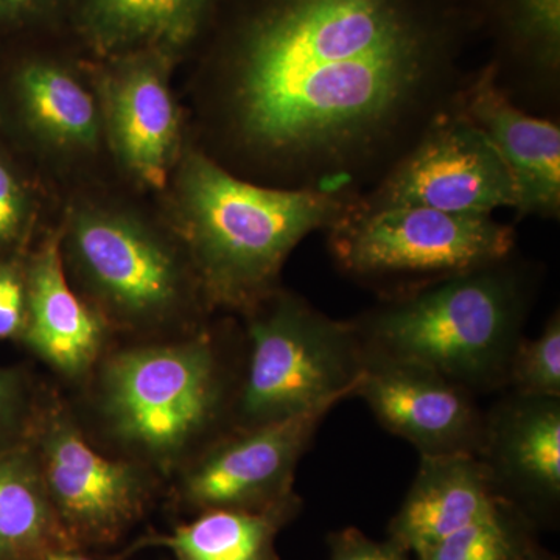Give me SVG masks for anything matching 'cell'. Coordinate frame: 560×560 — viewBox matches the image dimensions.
<instances>
[{
	"label": "cell",
	"mask_w": 560,
	"mask_h": 560,
	"mask_svg": "<svg viewBox=\"0 0 560 560\" xmlns=\"http://www.w3.org/2000/svg\"><path fill=\"white\" fill-rule=\"evenodd\" d=\"M528 298L525 278L508 259L404 291L352 324L364 353L489 393L506 388Z\"/></svg>",
	"instance_id": "obj_5"
},
{
	"label": "cell",
	"mask_w": 560,
	"mask_h": 560,
	"mask_svg": "<svg viewBox=\"0 0 560 560\" xmlns=\"http://www.w3.org/2000/svg\"><path fill=\"white\" fill-rule=\"evenodd\" d=\"M241 375L231 430L253 429L353 397L364 350L337 320L279 287L243 313Z\"/></svg>",
	"instance_id": "obj_7"
},
{
	"label": "cell",
	"mask_w": 560,
	"mask_h": 560,
	"mask_svg": "<svg viewBox=\"0 0 560 560\" xmlns=\"http://www.w3.org/2000/svg\"><path fill=\"white\" fill-rule=\"evenodd\" d=\"M92 60L114 175L156 197L191 138L189 110L173 84L180 61L154 49Z\"/></svg>",
	"instance_id": "obj_10"
},
{
	"label": "cell",
	"mask_w": 560,
	"mask_h": 560,
	"mask_svg": "<svg viewBox=\"0 0 560 560\" xmlns=\"http://www.w3.org/2000/svg\"><path fill=\"white\" fill-rule=\"evenodd\" d=\"M517 38L541 69L555 70L560 51V0H501Z\"/></svg>",
	"instance_id": "obj_24"
},
{
	"label": "cell",
	"mask_w": 560,
	"mask_h": 560,
	"mask_svg": "<svg viewBox=\"0 0 560 560\" xmlns=\"http://www.w3.org/2000/svg\"><path fill=\"white\" fill-rule=\"evenodd\" d=\"M77 548L51 506L31 440L0 453V560H39Z\"/></svg>",
	"instance_id": "obj_20"
},
{
	"label": "cell",
	"mask_w": 560,
	"mask_h": 560,
	"mask_svg": "<svg viewBox=\"0 0 560 560\" xmlns=\"http://www.w3.org/2000/svg\"><path fill=\"white\" fill-rule=\"evenodd\" d=\"M329 248L346 272L366 280L430 283L510 259L515 232L492 215L427 208H352L329 230Z\"/></svg>",
	"instance_id": "obj_8"
},
{
	"label": "cell",
	"mask_w": 560,
	"mask_h": 560,
	"mask_svg": "<svg viewBox=\"0 0 560 560\" xmlns=\"http://www.w3.org/2000/svg\"><path fill=\"white\" fill-rule=\"evenodd\" d=\"M217 5L219 0H72L66 33L95 60L154 49L183 62Z\"/></svg>",
	"instance_id": "obj_17"
},
{
	"label": "cell",
	"mask_w": 560,
	"mask_h": 560,
	"mask_svg": "<svg viewBox=\"0 0 560 560\" xmlns=\"http://www.w3.org/2000/svg\"><path fill=\"white\" fill-rule=\"evenodd\" d=\"M296 492L265 510H210L171 533H150L132 541L124 556L162 548L173 560H280L276 540L300 515Z\"/></svg>",
	"instance_id": "obj_19"
},
{
	"label": "cell",
	"mask_w": 560,
	"mask_h": 560,
	"mask_svg": "<svg viewBox=\"0 0 560 560\" xmlns=\"http://www.w3.org/2000/svg\"><path fill=\"white\" fill-rule=\"evenodd\" d=\"M478 458L501 500L534 523L555 521L560 506V397L511 390L486 412Z\"/></svg>",
	"instance_id": "obj_14"
},
{
	"label": "cell",
	"mask_w": 560,
	"mask_h": 560,
	"mask_svg": "<svg viewBox=\"0 0 560 560\" xmlns=\"http://www.w3.org/2000/svg\"><path fill=\"white\" fill-rule=\"evenodd\" d=\"M39 560H116L105 559L102 556L92 555L90 550H79V548H72V550H61L47 555L46 558Z\"/></svg>",
	"instance_id": "obj_29"
},
{
	"label": "cell",
	"mask_w": 560,
	"mask_h": 560,
	"mask_svg": "<svg viewBox=\"0 0 560 560\" xmlns=\"http://www.w3.org/2000/svg\"><path fill=\"white\" fill-rule=\"evenodd\" d=\"M43 399L27 372L0 368V453L31 440Z\"/></svg>",
	"instance_id": "obj_25"
},
{
	"label": "cell",
	"mask_w": 560,
	"mask_h": 560,
	"mask_svg": "<svg viewBox=\"0 0 560 560\" xmlns=\"http://www.w3.org/2000/svg\"><path fill=\"white\" fill-rule=\"evenodd\" d=\"M58 235L70 285L114 335L161 340L212 315L183 242L156 198L117 179L61 197Z\"/></svg>",
	"instance_id": "obj_3"
},
{
	"label": "cell",
	"mask_w": 560,
	"mask_h": 560,
	"mask_svg": "<svg viewBox=\"0 0 560 560\" xmlns=\"http://www.w3.org/2000/svg\"><path fill=\"white\" fill-rule=\"evenodd\" d=\"M243 337L206 324L180 337L110 345L84 386L121 458L178 474L231 430Z\"/></svg>",
	"instance_id": "obj_4"
},
{
	"label": "cell",
	"mask_w": 560,
	"mask_h": 560,
	"mask_svg": "<svg viewBox=\"0 0 560 560\" xmlns=\"http://www.w3.org/2000/svg\"><path fill=\"white\" fill-rule=\"evenodd\" d=\"M0 136L61 197L117 179L94 60L66 32L0 43Z\"/></svg>",
	"instance_id": "obj_6"
},
{
	"label": "cell",
	"mask_w": 560,
	"mask_h": 560,
	"mask_svg": "<svg viewBox=\"0 0 560 560\" xmlns=\"http://www.w3.org/2000/svg\"><path fill=\"white\" fill-rule=\"evenodd\" d=\"M57 223L25 256L27 323L20 342L62 381L84 386L116 335L70 285Z\"/></svg>",
	"instance_id": "obj_15"
},
{
	"label": "cell",
	"mask_w": 560,
	"mask_h": 560,
	"mask_svg": "<svg viewBox=\"0 0 560 560\" xmlns=\"http://www.w3.org/2000/svg\"><path fill=\"white\" fill-rule=\"evenodd\" d=\"M506 388L526 396L560 397V316L551 315L534 340L522 338L508 371Z\"/></svg>",
	"instance_id": "obj_23"
},
{
	"label": "cell",
	"mask_w": 560,
	"mask_h": 560,
	"mask_svg": "<svg viewBox=\"0 0 560 560\" xmlns=\"http://www.w3.org/2000/svg\"><path fill=\"white\" fill-rule=\"evenodd\" d=\"M60 208L61 195L0 136V257L27 253Z\"/></svg>",
	"instance_id": "obj_21"
},
{
	"label": "cell",
	"mask_w": 560,
	"mask_h": 560,
	"mask_svg": "<svg viewBox=\"0 0 560 560\" xmlns=\"http://www.w3.org/2000/svg\"><path fill=\"white\" fill-rule=\"evenodd\" d=\"M500 503L478 456H420L418 474L389 523L388 539L416 558Z\"/></svg>",
	"instance_id": "obj_18"
},
{
	"label": "cell",
	"mask_w": 560,
	"mask_h": 560,
	"mask_svg": "<svg viewBox=\"0 0 560 560\" xmlns=\"http://www.w3.org/2000/svg\"><path fill=\"white\" fill-rule=\"evenodd\" d=\"M534 525L521 510L501 500L481 521L420 552L415 560H515L536 540Z\"/></svg>",
	"instance_id": "obj_22"
},
{
	"label": "cell",
	"mask_w": 560,
	"mask_h": 560,
	"mask_svg": "<svg viewBox=\"0 0 560 560\" xmlns=\"http://www.w3.org/2000/svg\"><path fill=\"white\" fill-rule=\"evenodd\" d=\"M25 256L0 257V342L21 341L27 323Z\"/></svg>",
	"instance_id": "obj_27"
},
{
	"label": "cell",
	"mask_w": 560,
	"mask_h": 560,
	"mask_svg": "<svg viewBox=\"0 0 560 560\" xmlns=\"http://www.w3.org/2000/svg\"><path fill=\"white\" fill-rule=\"evenodd\" d=\"M31 444L51 506L79 550L117 544L153 504L161 475L95 448L79 418L54 394L40 404Z\"/></svg>",
	"instance_id": "obj_9"
},
{
	"label": "cell",
	"mask_w": 560,
	"mask_h": 560,
	"mask_svg": "<svg viewBox=\"0 0 560 560\" xmlns=\"http://www.w3.org/2000/svg\"><path fill=\"white\" fill-rule=\"evenodd\" d=\"M329 560H415L393 540H374L360 529L335 530L327 537Z\"/></svg>",
	"instance_id": "obj_28"
},
{
	"label": "cell",
	"mask_w": 560,
	"mask_h": 560,
	"mask_svg": "<svg viewBox=\"0 0 560 560\" xmlns=\"http://www.w3.org/2000/svg\"><path fill=\"white\" fill-rule=\"evenodd\" d=\"M515 560H559L556 558L555 555H551V552H548L547 550H544V548L540 547L539 544H537L536 540L530 541L528 547L525 548L521 552V556H518Z\"/></svg>",
	"instance_id": "obj_30"
},
{
	"label": "cell",
	"mask_w": 560,
	"mask_h": 560,
	"mask_svg": "<svg viewBox=\"0 0 560 560\" xmlns=\"http://www.w3.org/2000/svg\"><path fill=\"white\" fill-rule=\"evenodd\" d=\"M346 191L265 186L190 138L158 205L178 234L210 311L242 316L280 287L290 254L353 206Z\"/></svg>",
	"instance_id": "obj_2"
},
{
	"label": "cell",
	"mask_w": 560,
	"mask_h": 560,
	"mask_svg": "<svg viewBox=\"0 0 560 560\" xmlns=\"http://www.w3.org/2000/svg\"><path fill=\"white\" fill-rule=\"evenodd\" d=\"M72 0H0V43L66 32Z\"/></svg>",
	"instance_id": "obj_26"
},
{
	"label": "cell",
	"mask_w": 560,
	"mask_h": 560,
	"mask_svg": "<svg viewBox=\"0 0 560 560\" xmlns=\"http://www.w3.org/2000/svg\"><path fill=\"white\" fill-rule=\"evenodd\" d=\"M357 205L492 215L500 208L515 209L517 191L488 136L455 106L434 117L381 186Z\"/></svg>",
	"instance_id": "obj_11"
},
{
	"label": "cell",
	"mask_w": 560,
	"mask_h": 560,
	"mask_svg": "<svg viewBox=\"0 0 560 560\" xmlns=\"http://www.w3.org/2000/svg\"><path fill=\"white\" fill-rule=\"evenodd\" d=\"M353 397L420 456L480 455L486 412L471 390L429 368L364 353Z\"/></svg>",
	"instance_id": "obj_13"
},
{
	"label": "cell",
	"mask_w": 560,
	"mask_h": 560,
	"mask_svg": "<svg viewBox=\"0 0 560 560\" xmlns=\"http://www.w3.org/2000/svg\"><path fill=\"white\" fill-rule=\"evenodd\" d=\"M456 106L488 136L510 168L517 191L515 210L523 217H558L559 125L518 109L497 83L493 68L486 69L460 92Z\"/></svg>",
	"instance_id": "obj_16"
},
{
	"label": "cell",
	"mask_w": 560,
	"mask_h": 560,
	"mask_svg": "<svg viewBox=\"0 0 560 560\" xmlns=\"http://www.w3.org/2000/svg\"><path fill=\"white\" fill-rule=\"evenodd\" d=\"M335 405L253 429L230 430L176 474L173 501L190 514L257 511L294 493L298 464Z\"/></svg>",
	"instance_id": "obj_12"
},
{
	"label": "cell",
	"mask_w": 560,
	"mask_h": 560,
	"mask_svg": "<svg viewBox=\"0 0 560 560\" xmlns=\"http://www.w3.org/2000/svg\"><path fill=\"white\" fill-rule=\"evenodd\" d=\"M448 66L411 0H261L191 81V138L254 183L345 191L440 116Z\"/></svg>",
	"instance_id": "obj_1"
}]
</instances>
